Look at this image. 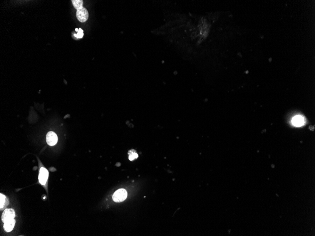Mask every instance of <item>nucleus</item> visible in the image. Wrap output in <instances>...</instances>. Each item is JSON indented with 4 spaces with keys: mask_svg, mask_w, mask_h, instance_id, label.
<instances>
[{
    "mask_svg": "<svg viewBox=\"0 0 315 236\" xmlns=\"http://www.w3.org/2000/svg\"><path fill=\"white\" fill-rule=\"evenodd\" d=\"M128 193L127 191L124 189L121 188L115 192L112 198L116 202H121L124 201L127 198Z\"/></svg>",
    "mask_w": 315,
    "mask_h": 236,
    "instance_id": "f257e3e1",
    "label": "nucleus"
},
{
    "mask_svg": "<svg viewBox=\"0 0 315 236\" xmlns=\"http://www.w3.org/2000/svg\"><path fill=\"white\" fill-rule=\"evenodd\" d=\"M74 36L77 38V35L76 34H74Z\"/></svg>",
    "mask_w": 315,
    "mask_h": 236,
    "instance_id": "ddd939ff",
    "label": "nucleus"
},
{
    "mask_svg": "<svg viewBox=\"0 0 315 236\" xmlns=\"http://www.w3.org/2000/svg\"><path fill=\"white\" fill-rule=\"evenodd\" d=\"M77 38H82L84 36V33H83V30L81 28L79 29V31L77 33Z\"/></svg>",
    "mask_w": 315,
    "mask_h": 236,
    "instance_id": "9b49d317",
    "label": "nucleus"
},
{
    "mask_svg": "<svg viewBox=\"0 0 315 236\" xmlns=\"http://www.w3.org/2000/svg\"><path fill=\"white\" fill-rule=\"evenodd\" d=\"M133 150L131 151V154L129 155V159L131 161H133L135 159H137L138 157V155L135 152V151H134V152H133Z\"/></svg>",
    "mask_w": 315,
    "mask_h": 236,
    "instance_id": "9d476101",
    "label": "nucleus"
},
{
    "mask_svg": "<svg viewBox=\"0 0 315 236\" xmlns=\"http://www.w3.org/2000/svg\"><path fill=\"white\" fill-rule=\"evenodd\" d=\"M76 16V18L79 21L84 23L87 21L88 18V12L86 9L83 7L77 10Z\"/></svg>",
    "mask_w": 315,
    "mask_h": 236,
    "instance_id": "f03ea898",
    "label": "nucleus"
},
{
    "mask_svg": "<svg viewBox=\"0 0 315 236\" xmlns=\"http://www.w3.org/2000/svg\"><path fill=\"white\" fill-rule=\"evenodd\" d=\"M71 1L74 8L76 10H79L83 7V1L82 0H72Z\"/></svg>",
    "mask_w": 315,
    "mask_h": 236,
    "instance_id": "6e6552de",
    "label": "nucleus"
},
{
    "mask_svg": "<svg viewBox=\"0 0 315 236\" xmlns=\"http://www.w3.org/2000/svg\"><path fill=\"white\" fill-rule=\"evenodd\" d=\"M5 199H6V197L5 195H3V194H0V200H1V203H0V208L1 209L3 208L4 207V205L5 204Z\"/></svg>",
    "mask_w": 315,
    "mask_h": 236,
    "instance_id": "1a4fd4ad",
    "label": "nucleus"
},
{
    "mask_svg": "<svg viewBox=\"0 0 315 236\" xmlns=\"http://www.w3.org/2000/svg\"><path fill=\"white\" fill-rule=\"evenodd\" d=\"M75 30L76 31V32H78L79 31V29L78 28H76Z\"/></svg>",
    "mask_w": 315,
    "mask_h": 236,
    "instance_id": "f8f14e48",
    "label": "nucleus"
},
{
    "mask_svg": "<svg viewBox=\"0 0 315 236\" xmlns=\"http://www.w3.org/2000/svg\"><path fill=\"white\" fill-rule=\"evenodd\" d=\"M46 142L49 145L51 146L56 145L58 141L57 135L55 132H49L46 135Z\"/></svg>",
    "mask_w": 315,
    "mask_h": 236,
    "instance_id": "39448f33",
    "label": "nucleus"
},
{
    "mask_svg": "<svg viewBox=\"0 0 315 236\" xmlns=\"http://www.w3.org/2000/svg\"><path fill=\"white\" fill-rule=\"evenodd\" d=\"M15 222V220L14 219H12L5 222L4 225V230L6 232H10V231H12L13 228L14 227Z\"/></svg>",
    "mask_w": 315,
    "mask_h": 236,
    "instance_id": "0eeeda50",
    "label": "nucleus"
},
{
    "mask_svg": "<svg viewBox=\"0 0 315 236\" xmlns=\"http://www.w3.org/2000/svg\"><path fill=\"white\" fill-rule=\"evenodd\" d=\"M15 217V213L13 209H6L2 214L1 220L4 223H5L9 220L14 219Z\"/></svg>",
    "mask_w": 315,
    "mask_h": 236,
    "instance_id": "7ed1b4c3",
    "label": "nucleus"
},
{
    "mask_svg": "<svg viewBox=\"0 0 315 236\" xmlns=\"http://www.w3.org/2000/svg\"><path fill=\"white\" fill-rule=\"evenodd\" d=\"M49 176V173L47 170L44 167H42L40 170L39 175V183L43 185H44L46 183Z\"/></svg>",
    "mask_w": 315,
    "mask_h": 236,
    "instance_id": "20e7f679",
    "label": "nucleus"
},
{
    "mask_svg": "<svg viewBox=\"0 0 315 236\" xmlns=\"http://www.w3.org/2000/svg\"><path fill=\"white\" fill-rule=\"evenodd\" d=\"M304 119L300 116H295L292 120V124L296 127L302 126L304 124Z\"/></svg>",
    "mask_w": 315,
    "mask_h": 236,
    "instance_id": "423d86ee",
    "label": "nucleus"
}]
</instances>
